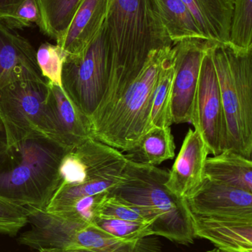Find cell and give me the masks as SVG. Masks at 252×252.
Segmentation results:
<instances>
[{"mask_svg": "<svg viewBox=\"0 0 252 252\" xmlns=\"http://www.w3.org/2000/svg\"><path fill=\"white\" fill-rule=\"evenodd\" d=\"M78 249L96 252H163L155 235L137 241H127L104 232L93 223H87L83 228Z\"/></svg>", "mask_w": 252, "mask_h": 252, "instance_id": "d6986e66", "label": "cell"}, {"mask_svg": "<svg viewBox=\"0 0 252 252\" xmlns=\"http://www.w3.org/2000/svg\"><path fill=\"white\" fill-rule=\"evenodd\" d=\"M47 81L44 134L68 151L93 137L91 123L70 100L62 87Z\"/></svg>", "mask_w": 252, "mask_h": 252, "instance_id": "8fae6325", "label": "cell"}, {"mask_svg": "<svg viewBox=\"0 0 252 252\" xmlns=\"http://www.w3.org/2000/svg\"><path fill=\"white\" fill-rule=\"evenodd\" d=\"M184 201L197 216L252 219V192L207 178Z\"/></svg>", "mask_w": 252, "mask_h": 252, "instance_id": "7c38bea8", "label": "cell"}, {"mask_svg": "<svg viewBox=\"0 0 252 252\" xmlns=\"http://www.w3.org/2000/svg\"><path fill=\"white\" fill-rule=\"evenodd\" d=\"M29 41L0 19V90L22 80L47 82Z\"/></svg>", "mask_w": 252, "mask_h": 252, "instance_id": "4fadbf2b", "label": "cell"}, {"mask_svg": "<svg viewBox=\"0 0 252 252\" xmlns=\"http://www.w3.org/2000/svg\"><path fill=\"white\" fill-rule=\"evenodd\" d=\"M204 177L252 192V161L236 151L226 150L207 158Z\"/></svg>", "mask_w": 252, "mask_h": 252, "instance_id": "ac0fdd59", "label": "cell"}, {"mask_svg": "<svg viewBox=\"0 0 252 252\" xmlns=\"http://www.w3.org/2000/svg\"><path fill=\"white\" fill-rule=\"evenodd\" d=\"M204 36L219 44L229 43L235 0H182Z\"/></svg>", "mask_w": 252, "mask_h": 252, "instance_id": "e0dca14e", "label": "cell"}, {"mask_svg": "<svg viewBox=\"0 0 252 252\" xmlns=\"http://www.w3.org/2000/svg\"><path fill=\"white\" fill-rule=\"evenodd\" d=\"M190 215L195 238L210 241L220 251L252 252V219Z\"/></svg>", "mask_w": 252, "mask_h": 252, "instance_id": "9a60e30c", "label": "cell"}, {"mask_svg": "<svg viewBox=\"0 0 252 252\" xmlns=\"http://www.w3.org/2000/svg\"><path fill=\"white\" fill-rule=\"evenodd\" d=\"M27 223L26 207L10 204L0 198V234L16 236Z\"/></svg>", "mask_w": 252, "mask_h": 252, "instance_id": "83f0119b", "label": "cell"}, {"mask_svg": "<svg viewBox=\"0 0 252 252\" xmlns=\"http://www.w3.org/2000/svg\"><path fill=\"white\" fill-rule=\"evenodd\" d=\"M228 44L238 50H252V0H235Z\"/></svg>", "mask_w": 252, "mask_h": 252, "instance_id": "cb8c5ba5", "label": "cell"}, {"mask_svg": "<svg viewBox=\"0 0 252 252\" xmlns=\"http://www.w3.org/2000/svg\"><path fill=\"white\" fill-rule=\"evenodd\" d=\"M96 218L152 223L142 209L109 193L101 202Z\"/></svg>", "mask_w": 252, "mask_h": 252, "instance_id": "4316f807", "label": "cell"}, {"mask_svg": "<svg viewBox=\"0 0 252 252\" xmlns=\"http://www.w3.org/2000/svg\"><path fill=\"white\" fill-rule=\"evenodd\" d=\"M65 57L66 53L59 46L47 42L41 44L36 53L37 64L42 76L47 81L60 87Z\"/></svg>", "mask_w": 252, "mask_h": 252, "instance_id": "484cf974", "label": "cell"}, {"mask_svg": "<svg viewBox=\"0 0 252 252\" xmlns=\"http://www.w3.org/2000/svg\"><path fill=\"white\" fill-rule=\"evenodd\" d=\"M211 41L201 63L191 124L202 135L209 153L216 156L227 150L226 118L215 67Z\"/></svg>", "mask_w": 252, "mask_h": 252, "instance_id": "9c48e42d", "label": "cell"}, {"mask_svg": "<svg viewBox=\"0 0 252 252\" xmlns=\"http://www.w3.org/2000/svg\"><path fill=\"white\" fill-rule=\"evenodd\" d=\"M109 74L105 97L90 120L96 125L137 78L153 50L173 46L155 0H112L104 25Z\"/></svg>", "mask_w": 252, "mask_h": 252, "instance_id": "6da1fadb", "label": "cell"}, {"mask_svg": "<svg viewBox=\"0 0 252 252\" xmlns=\"http://www.w3.org/2000/svg\"><path fill=\"white\" fill-rule=\"evenodd\" d=\"M93 223L104 232L127 241H137L154 235L152 223L150 222L96 218Z\"/></svg>", "mask_w": 252, "mask_h": 252, "instance_id": "d4e9b609", "label": "cell"}, {"mask_svg": "<svg viewBox=\"0 0 252 252\" xmlns=\"http://www.w3.org/2000/svg\"><path fill=\"white\" fill-rule=\"evenodd\" d=\"M207 252H226L220 251V250H217V249H216V250H210V251H208Z\"/></svg>", "mask_w": 252, "mask_h": 252, "instance_id": "d6a6232c", "label": "cell"}, {"mask_svg": "<svg viewBox=\"0 0 252 252\" xmlns=\"http://www.w3.org/2000/svg\"><path fill=\"white\" fill-rule=\"evenodd\" d=\"M169 171L156 166L127 160L121 179L109 194L142 209L155 236L176 244L194 243L190 212L184 200L177 198L165 186Z\"/></svg>", "mask_w": 252, "mask_h": 252, "instance_id": "3957f363", "label": "cell"}, {"mask_svg": "<svg viewBox=\"0 0 252 252\" xmlns=\"http://www.w3.org/2000/svg\"><path fill=\"white\" fill-rule=\"evenodd\" d=\"M112 0H81L65 35L56 41L66 56H76L105 24Z\"/></svg>", "mask_w": 252, "mask_h": 252, "instance_id": "2e32d148", "label": "cell"}, {"mask_svg": "<svg viewBox=\"0 0 252 252\" xmlns=\"http://www.w3.org/2000/svg\"><path fill=\"white\" fill-rule=\"evenodd\" d=\"M65 150L36 133L0 152V198L25 207L45 209L58 185Z\"/></svg>", "mask_w": 252, "mask_h": 252, "instance_id": "7a4b0ae2", "label": "cell"}, {"mask_svg": "<svg viewBox=\"0 0 252 252\" xmlns=\"http://www.w3.org/2000/svg\"><path fill=\"white\" fill-rule=\"evenodd\" d=\"M213 61L227 130V150L252 159V50L214 42Z\"/></svg>", "mask_w": 252, "mask_h": 252, "instance_id": "5b68a950", "label": "cell"}, {"mask_svg": "<svg viewBox=\"0 0 252 252\" xmlns=\"http://www.w3.org/2000/svg\"><path fill=\"white\" fill-rule=\"evenodd\" d=\"M174 49L163 63L158 74L152 100L151 127H171L173 124L171 104L174 78Z\"/></svg>", "mask_w": 252, "mask_h": 252, "instance_id": "7402d4cb", "label": "cell"}, {"mask_svg": "<svg viewBox=\"0 0 252 252\" xmlns=\"http://www.w3.org/2000/svg\"><path fill=\"white\" fill-rule=\"evenodd\" d=\"M173 45L189 40H207L182 0H155Z\"/></svg>", "mask_w": 252, "mask_h": 252, "instance_id": "44dd1931", "label": "cell"}, {"mask_svg": "<svg viewBox=\"0 0 252 252\" xmlns=\"http://www.w3.org/2000/svg\"><path fill=\"white\" fill-rule=\"evenodd\" d=\"M127 162L119 150L88 138L65 151L58 170L57 187L81 185L109 192L119 182Z\"/></svg>", "mask_w": 252, "mask_h": 252, "instance_id": "52a82bcc", "label": "cell"}, {"mask_svg": "<svg viewBox=\"0 0 252 252\" xmlns=\"http://www.w3.org/2000/svg\"><path fill=\"white\" fill-rule=\"evenodd\" d=\"M109 74V47L103 25L79 54L66 56L62 66V89L90 121L105 97Z\"/></svg>", "mask_w": 252, "mask_h": 252, "instance_id": "8992f818", "label": "cell"}, {"mask_svg": "<svg viewBox=\"0 0 252 252\" xmlns=\"http://www.w3.org/2000/svg\"><path fill=\"white\" fill-rule=\"evenodd\" d=\"M38 252H96L90 251V250H83V249H78V250H40Z\"/></svg>", "mask_w": 252, "mask_h": 252, "instance_id": "1f68e13d", "label": "cell"}, {"mask_svg": "<svg viewBox=\"0 0 252 252\" xmlns=\"http://www.w3.org/2000/svg\"><path fill=\"white\" fill-rule=\"evenodd\" d=\"M35 24L41 26V16L39 4L36 0H25L16 9L10 27L15 29H22Z\"/></svg>", "mask_w": 252, "mask_h": 252, "instance_id": "f1b7e54d", "label": "cell"}, {"mask_svg": "<svg viewBox=\"0 0 252 252\" xmlns=\"http://www.w3.org/2000/svg\"><path fill=\"white\" fill-rule=\"evenodd\" d=\"M211 41L189 40L174 49L175 72L171 111L173 124L192 123L201 63Z\"/></svg>", "mask_w": 252, "mask_h": 252, "instance_id": "30bf717a", "label": "cell"}, {"mask_svg": "<svg viewBox=\"0 0 252 252\" xmlns=\"http://www.w3.org/2000/svg\"><path fill=\"white\" fill-rule=\"evenodd\" d=\"M47 82L22 80L0 90V121L7 146L36 133L44 135Z\"/></svg>", "mask_w": 252, "mask_h": 252, "instance_id": "ba28073f", "label": "cell"}, {"mask_svg": "<svg viewBox=\"0 0 252 252\" xmlns=\"http://www.w3.org/2000/svg\"><path fill=\"white\" fill-rule=\"evenodd\" d=\"M209 153L202 135L189 129L179 155L169 171L165 183L167 189L180 199L193 193L204 182L206 161Z\"/></svg>", "mask_w": 252, "mask_h": 252, "instance_id": "5bb4252c", "label": "cell"}, {"mask_svg": "<svg viewBox=\"0 0 252 252\" xmlns=\"http://www.w3.org/2000/svg\"><path fill=\"white\" fill-rule=\"evenodd\" d=\"M25 0H0V19L10 25L15 12ZM39 4V0H36Z\"/></svg>", "mask_w": 252, "mask_h": 252, "instance_id": "f546056e", "label": "cell"}, {"mask_svg": "<svg viewBox=\"0 0 252 252\" xmlns=\"http://www.w3.org/2000/svg\"><path fill=\"white\" fill-rule=\"evenodd\" d=\"M81 0H39L41 16L40 30L57 41L71 25Z\"/></svg>", "mask_w": 252, "mask_h": 252, "instance_id": "603a6c76", "label": "cell"}, {"mask_svg": "<svg viewBox=\"0 0 252 252\" xmlns=\"http://www.w3.org/2000/svg\"><path fill=\"white\" fill-rule=\"evenodd\" d=\"M173 46L151 53L137 78L110 111L93 126L94 139L124 153L152 127L151 110L158 74Z\"/></svg>", "mask_w": 252, "mask_h": 252, "instance_id": "277c9868", "label": "cell"}, {"mask_svg": "<svg viewBox=\"0 0 252 252\" xmlns=\"http://www.w3.org/2000/svg\"><path fill=\"white\" fill-rule=\"evenodd\" d=\"M7 147V141H6L5 132L4 127L0 121V152Z\"/></svg>", "mask_w": 252, "mask_h": 252, "instance_id": "4dcf8cb0", "label": "cell"}, {"mask_svg": "<svg viewBox=\"0 0 252 252\" xmlns=\"http://www.w3.org/2000/svg\"><path fill=\"white\" fill-rule=\"evenodd\" d=\"M174 136L170 127H152L139 142L125 151L128 161L157 166L175 157Z\"/></svg>", "mask_w": 252, "mask_h": 252, "instance_id": "ffe728a7", "label": "cell"}]
</instances>
